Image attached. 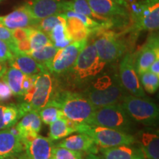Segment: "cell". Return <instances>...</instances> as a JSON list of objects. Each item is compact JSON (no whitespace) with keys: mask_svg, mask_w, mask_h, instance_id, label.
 Returning a JSON list of instances; mask_svg holds the SVG:
<instances>
[{"mask_svg":"<svg viewBox=\"0 0 159 159\" xmlns=\"http://www.w3.org/2000/svg\"><path fill=\"white\" fill-rule=\"evenodd\" d=\"M106 63L99 57L93 43L87 42L83 50L80 52L74 65L66 74L71 85H89L91 81L101 75Z\"/></svg>","mask_w":159,"mask_h":159,"instance_id":"6da1fadb","label":"cell"},{"mask_svg":"<svg viewBox=\"0 0 159 159\" xmlns=\"http://www.w3.org/2000/svg\"><path fill=\"white\" fill-rule=\"evenodd\" d=\"M83 94L96 107L120 103L126 95L119 75H99L88 85Z\"/></svg>","mask_w":159,"mask_h":159,"instance_id":"7a4b0ae2","label":"cell"},{"mask_svg":"<svg viewBox=\"0 0 159 159\" xmlns=\"http://www.w3.org/2000/svg\"><path fill=\"white\" fill-rule=\"evenodd\" d=\"M63 116L77 123H89L96 107L83 94L65 91L55 97Z\"/></svg>","mask_w":159,"mask_h":159,"instance_id":"3957f363","label":"cell"},{"mask_svg":"<svg viewBox=\"0 0 159 159\" xmlns=\"http://www.w3.org/2000/svg\"><path fill=\"white\" fill-rule=\"evenodd\" d=\"M76 132L89 135L99 149L112 148L122 144L131 145L136 143L134 136L130 134L88 123L77 122Z\"/></svg>","mask_w":159,"mask_h":159,"instance_id":"277c9868","label":"cell"},{"mask_svg":"<svg viewBox=\"0 0 159 159\" xmlns=\"http://www.w3.org/2000/svg\"><path fill=\"white\" fill-rule=\"evenodd\" d=\"M88 124L99 125L130 134L134 129L131 119L120 103L96 108Z\"/></svg>","mask_w":159,"mask_h":159,"instance_id":"5b68a950","label":"cell"},{"mask_svg":"<svg viewBox=\"0 0 159 159\" xmlns=\"http://www.w3.org/2000/svg\"><path fill=\"white\" fill-rule=\"evenodd\" d=\"M91 34H93L92 41L97 54L106 63L116 61L127 50L125 41L114 32L104 29V27L93 30Z\"/></svg>","mask_w":159,"mask_h":159,"instance_id":"8992f818","label":"cell"},{"mask_svg":"<svg viewBox=\"0 0 159 159\" xmlns=\"http://www.w3.org/2000/svg\"><path fill=\"white\" fill-rule=\"evenodd\" d=\"M120 105L134 122L144 125H154L158 122V107L148 97L126 94Z\"/></svg>","mask_w":159,"mask_h":159,"instance_id":"52a82bcc","label":"cell"},{"mask_svg":"<svg viewBox=\"0 0 159 159\" xmlns=\"http://www.w3.org/2000/svg\"><path fill=\"white\" fill-rule=\"evenodd\" d=\"M54 80L49 71L38 74L35 76L33 95L28 104L17 105L24 116L31 111H39L42 109L54 95Z\"/></svg>","mask_w":159,"mask_h":159,"instance_id":"ba28073f","label":"cell"},{"mask_svg":"<svg viewBox=\"0 0 159 159\" xmlns=\"http://www.w3.org/2000/svg\"><path fill=\"white\" fill-rule=\"evenodd\" d=\"M88 42V39L79 41H72L68 46L57 49L56 54L49 62L43 64L49 73L63 75L74 65L80 52Z\"/></svg>","mask_w":159,"mask_h":159,"instance_id":"9c48e42d","label":"cell"},{"mask_svg":"<svg viewBox=\"0 0 159 159\" xmlns=\"http://www.w3.org/2000/svg\"><path fill=\"white\" fill-rule=\"evenodd\" d=\"M119 77L123 88L130 94L137 97H146L141 84L139 75L135 68L134 56L133 55L128 53L122 58L119 65Z\"/></svg>","mask_w":159,"mask_h":159,"instance_id":"30bf717a","label":"cell"},{"mask_svg":"<svg viewBox=\"0 0 159 159\" xmlns=\"http://www.w3.org/2000/svg\"><path fill=\"white\" fill-rule=\"evenodd\" d=\"M158 58V38L156 35H151L139 51L136 57H134L135 68L139 75L148 71L152 63Z\"/></svg>","mask_w":159,"mask_h":159,"instance_id":"8fae6325","label":"cell"},{"mask_svg":"<svg viewBox=\"0 0 159 159\" xmlns=\"http://www.w3.org/2000/svg\"><path fill=\"white\" fill-rule=\"evenodd\" d=\"M134 21L139 30H157L159 27L158 0H144L142 13Z\"/></svg>","mask_w":159,"mask_h":159,"instance_id":"7c38bea8","label":"cell"},{"mask_svg":"<svg viewBox=\"0 0 159 159\" xmlns=\"http://www.w3.org/2000/svg\"><path fill=\"white\" fill-rule=\"evenodd\" d=\"M134 137L145 159H159L158 130L152 128H144L139 131Z\"/></svg>","mask_w":159,"mask_h":159,"instance_id":"4fadbf2b","label":"cell"},{"mask_svg":"<svg viewBox=\"0 0 159 159\" xmlns=\"http://www.w3.org/2000/svg\"><path fill=\"white\" fill-rule=\"evenodd\" d=\"M38 21L31 15L27 5L19 7L9 14L0 16V22L11 30L27 27L35 28Z\"/></svg>","mask_w":159,"mask_h":159,"instance_id":"5bb4252c","label":"cell"},{"mask_svg":"<svg viewBox=\"0 0 159 159\" xmlns=\"http://www.w3.org/2000/svg\"><path fill=\"white\" fill-rule=\"evenodd\" d=\"M64 3V0H30L26 5L35 19L41 20L49 16L63 13Z\"/></svg>","mask_w":159,"mask_h":159,"instance_id":"9a60e30c","label":"cell"},{"mask_svg":"<svg viewBox=\"0 0 159 159\" xmlns=\"http://www.w3.org/2000/svg\"><path fill=\"white\" fill-rule=\"evenodd\" d=\"M25 150V145L18 135L9 129L0 130V159H11Z\"/></svg>","mask_w":159,"mask_h":159,"instance_id":"2e32d148","label":"cell"},{"mask_svg":"<svg viewBox=\"0 0 159 159\" xmlns=\"http://www.w3.org/2000/svg\"><path fill=\"white\" fill-rule=\"evenodd\" d=\"M54 148L55 145L50 139L39 134L25 144L27 158L30 159H52Z\"/></svg>","mask_w":159,"mask_h":159,"instance_id":"e0dca14e","label":"cell"},{"mask_svg":"<svg viewBox=\"0 0 159 159\" xmlns=\"http://www.w3.org/2000/svg\"><path fill=\"white\" fill-rule=\"evenodd\" d=\"M56 146L88 153L96 154L99 151V148L96 146L93 139L89 135L83 133L67 137L57 143Z\"/></svg>","mask_w":159,"mask_h":159,"instance_id":"ac0fdd59","label":"cell"},{"mask_svg":"<svg viewBox=\"0 0 159 159\" xmlns=\"http://www.w3.org/2000/svg\"><path fill=\"white\" fill-rule=\"evenodd\" d=\"M102 159H145L142 150L133 144H122L99 150Z\"/></svg>","mask_w":159,"mask_h":159,"instance_id":"d6986e66","label":"cell"},{"mask_svg":"<svg viewBox=\"0 0 159 159\" xmlns=\"http://www.w3.org/2000/svg\"><path fill=\"white\" fill-rule=\"evenodd\" d=\"M8 62L11 66L19 69L27 75H38L48 71L44 66L27 54L16 53Z\"/></svg>","mask_w":159,"mask_h":159,"instance_id":"ffe728a7","label":"cell"},{"mask_svg":"<svg viewBox=\"0 0 159 159\" xmlns=\"http://www.w3.org/2000/svg\"><path fill=\"white\" fill-rule=\"evenodd\" d=\"M91 9L97 14L113 19L116 16H127L128 11L123 6L113 0H86Z\"/></svg>","mask_w":159,"mask_h":159,"instance_id":"44dd1931","label":"cell"},{"mask_svg":"<svg viewBox=\"0 0 159 159\" xmlns=\"http://www.w3.org/2000/svg\"><path fill=\"white\" fill-rule=\"evenodd\" d=\"M73 11L77 12V13H82V14L87 16L90 19L96 21L97 22L101 24L104 27L108 26L111 24V19L104 17L95 13L91 8L86 0H71L69 2L65 1L64 11Z\"/></svg>","mask_w":159,"mask_h":159,"instance_id":"7402d4cb","label":"cell"},{"mask_svg":"<svg viewBox=\"0 0 159 159\" xmlns=\"http://www.w3.org/2000/svg\"><path fill=\"white\" fill-rule=\"evenodd\" d=\"M14 127L20 138L27 133L34 132L39 134L42 127V121L39 111H31L27 112L16 125H14Z\"/></svg>","mask_w":159,"mask_h":159,"instance_id":"603a6c76","label":"cell"},{"mask_svg":"<svg viewBox=\"0 0 159 159\" xmlns=\"http://www.w3.org/2000/svg\"><path fill=\"white\" fill-rule=\"evenodd\" d=\"M77 122L69 120L65 117L57 119L49 125V138L52 141L58 140L76 132Z\"/></svg>","mask_w":159,"mask_h":159,"instance_id":"cb8c5ba5","label":"cell"},{"mask_svg":"<svg viewBox=\"0 0 159 159\" xmlns=\"http://www.w3.org/2000/svg\"><path fill=\"white\" fill-rule=\"evenodd\" d=\"M25 74L14 67H9L6 69L2 80L8 85L13 95L21 97L22 92V83Z\"/></svg>","mask_w":159,"mask_h":159,"instance_id":"d4e9b609","label":"cell"},{"mask_svg":"<svg viewBox=\"0 0 159 159\" xmlns=\"http://www.w3.org/2000/svg\"><path fill=\"white\" fill-rule=\"evenodd\" d=\"M66 27L71 41H79L88 39L93 31V30L89 29L85 26L80 20L74 17L66 18Z\"/></svg>","mask_w":159,"mask_h":159,"instance_id":"484cf974","label":"cell"},{"mask_svg":"<svg viewBox=\"0 0 159 159\" xmlns=\"http://www.w3.org/2000/svg\"><path fill=\"white\" fill-rule=\"evenodd\" d=\"M39 114L42 122L46 125H50L57 119L64 117L59 102L55 98L52 99L42 109L39 111Z\"/></svg>","mask_w":159,"mask_h":159,"instance_id":"4316f807","label":"cell"},{"mask_svg":"<svg viewBox=\"0 0 159 159\" xmlns=\"http://www.w3.org/2000/svg\"><path fill=\"white\" fill-rule=\"evenodd\" d=\"M48 35L52 44L57 49H62L72 42L67 32L66 24L57 25Z\"/></svg>","mask_w":159,"mask_h":159,"instance_id":"83f0119b","label":"cell"},{"mask_svg":"<svg viewBox=\"0 0 159 159\" xmlns=\"http://www.w3.org/2000/svg\"><path fill=\"white\" fill-rule=\"evenodd\" d=\"M66 16L63 13H58L39 20L35 28L39 29L49 35L52 30L57 25L66 24Z\"/></svg>","mask_w":159,"mask_h":159,"instance_id":"f1b7e54d","label":"cell"},{"mask_svg":"<svg viewBox=\"0 0 159 159\" xmlns=\"http://www.w3.org/2000/svg\"><path fill=\"white\" fill-rule=\"evenodd\" d=\"M57 49H58L55 47L52 43H49L38 49L31 50L28 55L33 57L38 62L43 65L52 59V57L56 54Z\"/></svg>","mask_w":159,"mask_h":159,"instance_id":"f546056e","label":"cell"},{"mask_svg":"<svg viewBox=\"0 0 159 159\" xmlns=\"http://www.w3.org/2000/svg\"><path fill=\"white\" fill-rule=\"evenodd\" d=\"M139 76L143 89L149 94H154L156 92L159 86V76L148 70L143 72Z\"/></svg>","mask_w":159,"mask_h":159,"instance_id":"4dcf8cb0","label":"cell"},{"mask_svg":"<svg viewBox=\"0 0 159 159\" xmlns=\"http://www.w3.org/2000/svg\"><path fill=\"white\" fill-rule=\"evenodd\" d=\"M29 41L32 50L38 49L49 43H52L47 33L34 27L31 28L29 35Z\"/></svg>","mask_w":159,"mask_h":159,"instance_id":"1f68e13d","label":"cell"},{"mask_svg":"<svg viewBox=\"0 0 159 159\" xmlns=\"http://www.w3.org/2000/svg\"><path fill=\"white\" fill-rule=\"evenodd\" d=\"M3 116L6 129H7L16 124L18 120L21 119L23 115L18 105H5Z\"/></svg>","mask_w":159,"mask_h":159,"instance_id":"d6a6232c","label":"cell"},{"mask_svg":"<svg viewBox=\"0 0 159 159\" xmlns=\"http://www.w3.org/2000/svg\"><path fill=\"white\" fill-rule=\"evenodd\" d=\"M52 159H83L82 152L55 146Z\"/></svg>","mask_w":159,"mask_h":159,"instance_id":"836d02e7","label":"cell"},{"mask_svg":"<svg viewBox=\"0 0 159 159\" xmlns=\"http://www.w3.org/2000/svg\"><path fill=\"white\" fill-rule=\"evenodd\" d=\"M63 13L66 16V18H77V19L80 20V21L84 24L85 26H86L88 28L91 30H95L97 28H99V27H104V26L101 25V24L97 22L96 21L90 19V18L87 16L82 14V13H77V12H75L73 11H66L63 12Z\"/></svg>","mask_w":159,"mask_h":159,"instance_id":"e575fe53","label":"cell"},{"mask_svg":"<svg viewBox=\"0 0 159 159\" xmlns=\"http://www.w3.org/2000/svg\"><path fill=\"white\" fill-rule=\"evenodd\" d=\"M13 53L11 45L5 41L0 40V62L5 63L13 57Z\"/></svg>","mask_w":159,"mask_h":159,"instance_id":"d590c367","label":"cell"},{"mask_svg":"<svg viewBox=\"0 0 159 159\" xmlns=\"http://www.w3.org/2000/svg\"><path fill=\"white\" fill-rule=\"evenodd\" d=\"M0 40L5 41L11 45L13 53H14V40L12 35V30L4 26L0 22Z\"/></svg>","mask_w":159,"mask_h":159,"instance_id":"8d00e7d4","label":"cell"},{"mask_svg":"<svg viewBox=\"0 0 159 159\" xmlns=\"http://www.w3.org/2000/svg\"><path fill=\"white\" fill-rule=\"evenodd\" d=\"M32 27H27V28H18L12 30V35L14 40V42L23 41V40L28 39Z\"/></svg>","mask_w":159,"mask_h":159,"instance_id":"74e56055","label":"cell"},{"mask_svg":"<svg viewBox=\"0 0 159 159\" xmlns=\"http://www.w3.org/2000/svg\"><path fill=\"white\" fill-rule=\"evenodd\" d=\"M31 50L32 49L29 39L15 42L14 54H16V53H22V54L28 55Z\"/></svg>","mask_w":159,"mask_h":159,"instance_id":"f35d334b","label":"cell"},{"mask_svg":"<svg viewBox=\"0 0 159 159\" xmlns=\"http://www.w3.org/2000/svg\"><path fill=\"white\" fill-rule=\"evenodd\" d=\"M148 71H150L152 73H153V74L159 76V58L156 60V61L152 63V65L150 66Z\"/></svg>","mask_w":159,"mask_h":159,"instance_id":"ab89813d","label":"cell"},{"mask_svg":"<svg viewBox=\"0 0 159 159\" xmlns=\"http://www.w3.org/2000/svg\"><path fill=\"white\" fill-rule=\"evenodd\" d=\"M4 108H5V105H0V130H2L6 129L5 122H4Z\"/></svg>","mask_w":159,"mask_h":159,"instance_id":"60d3db41","label":"cell"},{"mask_svg":"<svg viewBox=\"0 0 159 159\" xmlns=\"http://www.w3.org/2000/svg\"><path fill=\"white\" fill-rule=\"evenodd\" d=\"M7 67H6L5 63H2L0 62V79L2 77V76L5 74Z\"/></svg>","mask_w":159,"mask_h":159,"instance_id":"b9f144b4","label":"cell"},{"mask_svg":"<svg viewBox=\"0 0 159 159\" xmlns=\"http://www.w3.org/2000/svg\"><path fill=\"white\" fill-rule=\"evenodd\" d=\"M85 159H102L101 157L96 156V154L94 153H88L87 156L85 157Z\"/></svg>","mask_w":159,"mask_h":159,"instance_id":"7bdbcfd3","label":"cell"},{"mask_svg":"<svg viewBox=\"0 0 159 159\" xmlns=\"http://www.w3.org/2000/svg\"><path fill=\"white\" fill-rule=\"evenodd\" d=\"M113 1L116 2L118 3L119 5H122L125 7H126L127 2H128V0H113Z\"/></svg>","mask_w":159,"mask_h":159,"instance_id":"ee69618b","label":"cell"},{"mask_svg":"<svg viewBox=\"0 0 159 159\" xmlns=\"http://www.w3.org/2000/svg\"><path fill=\"white\" fill-rule=\"evenodd\" d=\"M2 80H0V85H1V84H2Z\"/></svg>","mask_w":159,"mask_h":159,"instance_id":"f6af8a7d","label":"cell"},{"mask_svg":"<svg viewBox=\"0 0 159 159\" xmlns=\"http://www.w3.org/2000/svg\"><path fill=\"white\" fill-rule=\"evenodd\" d=\"M27 159H30V158H27Z\"/></svg>","mask_w":159,"mask_h":159,"instance_id":"bcb514c9","label":"cell"},{"mask_svg":"<svg viewBox=\"0 0 159 159\" xmlns=\"http://www.w3.org/2000/svg\"><path fill=\"white\" fill-rule=\"evenodd\" d=\"M0 1H1V0H0Z\"/></svg>","mask_w":159,"mask_h":159,"instance_id":"7dc6e473","label":"cell"}]
</instances>
